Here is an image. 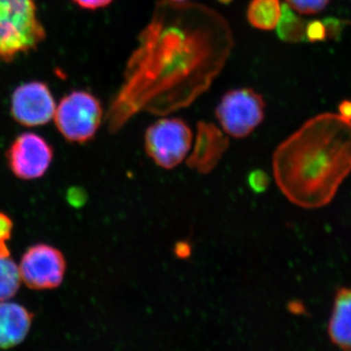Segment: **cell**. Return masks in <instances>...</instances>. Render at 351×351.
Listing matches in <instances>:
<instances>
[{
	"instance_id": "20",
	"label": "cell",
	"mask_w": 351,
	"mask_h": 351,
	"mask_svg": "<svg viewBox=\"0 0 351 351\" xmlns=\"http://www.w3.org/2000/svg\"><path fill=\"white\" fill-rule=\"evenodd\" d=\"M250 184L252 189L256 191H263L267 188V176L262 172H256L250 176Z\"/></svg>"
},
{
	"instance_id": "9",
	"label": "cell",
	"mask_w": 351,
	"mask_h": 351,
	"mask_svg": "<svg viewBox=\"0 0 351 351\" xmlns=\"http://www.w3.org/2000/svg\"><path fill=\"white\" fill-rule=\"evenodd\" d=\"M56 104L49 88L43 82L21 85L12 96L11 112L16 121L25 126H41L54 117Z\"/></svg>"
},
{
	"instance_id": "15",
	"label": "cell",
	"mask_w": 351,
	"mask_h": 351,
	"mask_svg": "<svg viewBox=\"0 0 351 351\" xmlns=\"http://www.w3.org/2000/svg\"><path fill=\"white\" fill-rule=\"evenodd\" d=\"M21 282L19 265L11 256H0V302L12 299L19 292Z\"/></svg>"
},
{
	"instance_id": "1",
	"label": "cell",
	"mask_w": 351,
	"mask_h": 351,
	"mask_svg": "<svg viewBox=\"0 0 351 351\" xmlns=\"http://www.w3.org/2000/svg\"><path fill=\"white\" fill-rule=\"evenodd\" d=\"M107 115L114 133L138 112L189 107L223 71L234 45L223 16L202 4L161 0L141 32Z\"/></svg>"
},
{
	"instance_id": "5",
	"label": "cell",
	"mask_w": 351,
	"mask_h": 351,
	"mask_svg": "<svg viewBox=\"0 0 351 351\" xmlns=\"http://www.w3.org/2000/svg\"><path fill=\"white\" fill-rule=\"evenodd\" d=\"M191 127L180 119H160L145 134V149L163 169H174L188 156L193 145Z\"/></svg>"
},
{
	"instance_id": "4",
	"label": "cell",
	"mask_w": 351,
	"mask_h": 351,
	"mask_svg": "<svg viewBox=\"0 0 351 351\" xmlns=\"http://www.w3.org/2000/svg\"><path fill=\"white\" fill-rule=\"evenodd\" d=\"M58 130L66 141L84 144L95 137L103 119L100 101L84 91L71 92L56 106Z\"/></svg>"
},
{
	"instance_id": "23",
	"label": "cell",
	"mask_w": 351,
	"mask_h": 351,
	"mask_svg": "<svg viewBox=\"0 0 351 351\" xmlns=\"http://www.w3.org/2000/svg\"><path fill=\"white\" fill-rule=\"evenodd\" d=\"M169 1L178 2V3H182V2L189 1V0H169Z\"/></svg>"
},
{
	"instance_id": "21",
	"label": "cell",
	"mask_w": 351,
	"mask_h": 351,
	"mask_svg": "<svg viewBox=\"0 0 351 351\" xmlns=\"http://www.w3.org/2000/svg\"><path fill=\"white\" fill-rule=\"evenodd\" d=\"M339 114L345 119L351 120V101H343V103L339 105Z\"/></svg>"
},
{
	"instance_id": "18",
	"label": "cell",
	"mask_w": 351,
	"mask_h": 351,
	"mask_svg": "<svg viewBox=\"0 0 351 351\" xmlns=\"http://www.w3.org/2000/svg\"><path fill=\"white\" fill-rule=\"evenodd\" d=\"M326 25L319 21L308 23L306 27V40L320 41L327 38Z\"/></svg>"
},
{
	"instance_id": "17",
	"label": "cell",
	"mask_w": 351,
	"mask_h": 351,
	"mask_svg": "<svg viewBox=\"0 0 351 351\" xmlns=\"http://www.w3.org/2000/svg\"><path fill=\"white\" fill-rule=\"evenodd\" d=\"M14 223L8 215L0 211V256H11L10 248L7 242L12 237Z\"/></svg>"
},
{
	"instance_id": "14",
	"label": "cell",
	"mask_w": 351,
	"mask_h": 351,
	"mask_svg": "<svg viewBox=\"0 0 351 351\" xmlns=\"http://www.w3.org/2000/svg\"><path fill=\"white\" fill-rule=\"evenodd\" d=\"M306 22L295 15L290 6L282 5V13L276 27L280 39L287 43L306 40Z\"/></svg>"
},
{
	"instance_id": "22",
	"label": "cell",
	"mask_w": 351,
	"mask_h": 351,
	"mask_svg": "<svg viewBox=\"0 0 351 351\" xmlns=\"http://www.w3.org/2000/svg\"><path fill=\"white\" fill-rule=\"evenodd\" d=\"M218 1L223 4H230V2H232V0H218Z\"/></svg>"
},
{
	"instance_id": "16",
	"label": "cell",
	"mask_w": 351,
	"mask_h": 351,
	"mask_svg": "<svg viewBox=\"0 0 351 351\" xmlns=\"http://www.w3.org/2000/svg\"><path fill=\"white\" fill-rule=\"evenodd\" d=\"M330 0H286V4L293 10L304 15H313L324 10Z\"/></svg>"
},
{
	"instance_id": "2",
	"label": "cell",
	"mask_w": 351,
	"mask_h": 351,
	"mask_svg": "<svg viewBox=\"0 0 351 351\" xmlns=\"http://www.w3.org/2000/svg\"><path fill=\"white\" fill-rule=\"evenodd\" d=\"M272 171L293 204L306 209L329 204L351 171V120L331 112L307 120L276 147Z\"/></svg>"
},
{
	"instance_id": "7",
	"label": "cell",
	"mask_w": 351,
	"mask_h": 351,
	"mask_svg": "<svg viewBox=\"0 0 351 351\" xmlns=\"http://www.w3.org/2000/svg\"><path fill=\"white\" fill-rule=\"evenodd\" d=\"M22 282L32 290H53L64 282L66 261L56 247L45 243L32 245L25 250L19 265Z\"/></svg>"
},
{
	"instance_id": "13",
	"label": "cell",
	"mask_w": 351,
	"mask_h": 351,
	"mask_svg": "<svg viewBox=\"0 0 351 351\" xmlns=\"http://www.w3.org/2000/svg\"><path fill=\"white\" fill-rule=\"evenodd\" d=\"M282 13L280 0H251L247 8L249 24L260 31L276 29Z\"/></svg>"
},
{
	"instance_id": "3",
	"label": "cell",
	"mask_w": 351,
	"mask_h": 351,
	"mask_svg": "<svg viewBox=\"0 0 351 351\" xmlns=\"http://www.w3.org/2000/svg\"><path fill=\"white\" fill-rule=\"evenodd\" d=\"M44 36L34 0H0V59L34 49Z\"/></svg>"
},
{
	"instance_id": "8",
	"label": "cell",
	"mask_w": 351,
	"mask_h": 351,
	"mask_svg": "<svg viewBox=\"0 0 351 351\" xmlns=\"http://www.w3.org/2000/svg\"><path fill=\"white\" fill-rule=\"evenodd\" d=\"M52 147L34 133L21 134L6 152L9 169L24 181L39 179L46 174L53 161Z\"/></svg>"
},
{
	"instance_id": "6",
	"label": "cell",
	"mask_w": 351,
	"mask_h": 351,
	"mask_svg": "<svg viewBox=\"0 0 351 351\" xmlns=\"http://www.w3.org/2000/svg\"><path fill=\"white\" fill-rule=\"evenodd\" d=\"M265 110L262 95L251 88H240L223 95L216 108V117L226 134L243 138L262 124Z\"/></svg>"
},
{
	"instance_id": "11",
	"label": "cell",
	"mask_w": 351,
	"mask_h": 351,
	"mask_svg": "<svg viewBox=\"0 0 351 351\" xmlns=\"http://www.w3.org/2000/svg\"><path fill=\"white\" fill-rule=\"evenodd\" d=\"M34 313L12 302H0V350L21 345L32 329Z\"/></svg>"
},
{
	"instance_id": "12",
	"label": "cell",
	"mask_w": 351,
	"mask_h": 351,
	"mask_svg": "<svg viewBox=\"0 0 351 351\" xmlns=\"http://www.w3.org/2000/svg\"><path fill=\"white\" fill-rule=\"evenodd\" d=\"M328 332L335 345L351 350V289L337 292Z\"/></svg>"
},
{
	"instance_id": "10",
	"label": "cell",
	"mask_w": 351,
	"mask_h": 351,
	"mask_svg": "<svg viewBox=\"0 0 351 351\" xmlns=\"http://www.w3.org/2000/svg\"><path fill=\"white\" fill-rule=\"evenodd\" d=\"M230 141L219 127L207 121H199L196 129L193 152L186 159L191 169L199 174H208L218 165L228 149Z\"/></svg>"
},
{
	"instance_id": "19",
	"label": "cell",
	"mask_w": 351,
	"mask_h": 351,
	"mask_svg": "<svg viewBox=\"0 0 351 351\" xmlns=\"http://www.w3.org/2000/svg\"><path fill=\"white\" fill-rule=\"evenodd\" d=\"M73 1L82 8L95 10V9L104 8L110 5L113 0H73Z\"/></svg>"
}]
</instances>
